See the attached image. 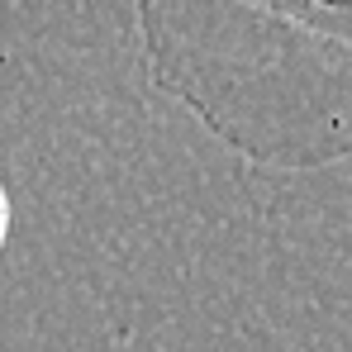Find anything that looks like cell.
<instances>
[{
	"instance_id": "obj_1",
	"label": "cell",
	"mask_w": 352,
	"mask_h": 352,
	"mask_svg": "<svg viewBox=\"0 0 352 352\" xmlns=\"http://www.w3.org/2000/svg\"><path fill=\"white\" fill-rule=\"evenodd\" d=\"M143 76L257 172L352 157V0H133Z\"/></svg>"
},
{
	"instance_id": "obj_2",
	"label": "cell",
	"mask_w": 352,
	"mask_h": 352,
	"mask_svg": "<svg viewBox=\"0 0 352 352\" xmlns=\"http://www.w3.org/2000/svg\"><path fill=\"white\" fill-rule=\"evenodd\" d=\"M10 219H14V210H10V190H5V181H0V252H5V243H10Z\"/></svg>"
}]
</instances>
